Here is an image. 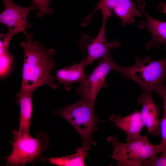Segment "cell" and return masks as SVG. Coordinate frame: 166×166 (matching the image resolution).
Segmentation results:
<instances>
[{
    "mask_svg": "<svg viewBox=\"0 0 166 166\" xmlns=\"http://www.w3.org/2000/svg\"><path fill=\"white\" fill-rule=\"evenodd\" d=\"M27 42H22L24 50L22 82L19 93H33L39 87L47 85L53 89L57 88L55 76L51 74L56 62L54 57L55 51L48 49L39 42L34 40L32 34H25Z\"/></svg>",
    "mask_w": 166,
    "mask_h": 166,
    "instance_id": "cell-1",
    "label": "cell"
},
{
    "mask_svg": "<svg viewBox=\"0 0 166 166\" xmlns=\"http://www.w3.org/2000/svg\"><path fill=\"white\" fill-rule=\"evenodd\" d=\"M33 93H18L17 104L20 107L19 126L18 131L21 133L30 134V128L33 111L32 97Z\"/></svg>",
    "mask_w": 166,
    "mask_h": 166,
    "instance_id": "cell-14",
    "label": "cell"
},
{
    "mask_svg": "<svg viewBox=\"0 0 166 166\" xmlns=\"http://www.w3.org/2000/svg\"><path fill=\"white\" fill-rule=\"evenodd\" d=\"M137 5L132 0H99L91 13L85 18L81 23L82 26L88 25L93 14L100 10L102 15V22H107L110 16L116 15L121 19V26H125L134 23L135 16L141 17V13L137 8Z\"/></svg>",
    "mask_w": 166,
    "mask_h": 166,
    "instance_id": "cell-7",
    "label": "cell"
},
{
    "mask_svg": "<svg viewBox=\"0 0 166 166\" xmlns=\"http://www.w3.org/2000/svg\"><path fill=\"white\" fill-rule=\"evenodd\" d=\"M11 140L12 150L10 155L3 158L8 166H25L43 157V153L49 148V139L44 133L40 132L35 137L30 134H25L14 130Z\"/></svg>",
    "mask_w": 166,
    "mask_h": 166,
    "instance_id": "cell-5",
    "label": "cell"
},
{
    "mask_svg": "<svg viewBox=\"0 0 166 166\" xmlns=\"http://www.w3.org/2000/svg\"><path fill=\"white\" fill-rule=\"evenodd\" d=\"M14 56L9 50L0 53V76L4 79L10 73L13 65Z\"/></svg>",
    "mask_w": 166,
    "mask_h": 166,
    "instance_id": "cell-17",
    "label": "cell"
},
{
    "mask_svg": "<svg viewBox=\"0 0 166 166\" xmlns=\"http://www.w3.org/2000/svg\"><path fill=\"white\" fill-rule=\"evenodd\" d=\"M142 165L144 166H166V150L159 156H157L145 160Z\"/></svg>",
    "mask_w": 166,
    "mask_h": 166,
    "instance_id": "cell-19",
    "label": "cell"
},
{
    "mask_svg": "<svg viewBox=\"0 0 166 166\" xmlns=\"http://www.w3.org/2000/svg\"><path fill=\"white\" fill-rule=\"evenodd\" d=\"M88 152L83 147L78 148L75 154L61 157H52L47 160L51 164L59 166H86L84 160Z\"/></svg>",
    "mask_w": 166,
    "mask_h": 166,
    "instance_id": "cell-15",
    "label": "cell"
},
{
    "mask_svg": "<svg viewBox=\"0 0 166 166\" xmlns=\"http://www.w3.org/2000/svg\"><path fill=\"white\" fill-rule=\"evenodd\" d=\"M137 102L142 106L141 119L148 133L152 136L160 135L159 108L154 101L151 93L143 92Z\"/></svg>",
    "mask_w": 166,
    "mask_h": 166,
    "instance_id": "cell-10",
    "label": "cell"
},
{
    "mask_svg": "<svg viewBox=\"0 0 166 166\" xmlns=\"http://www.w3.org/2000/svg\"><path fill=\"white\" fill-rule=\"evenodd\" d=\"M107 140L113 148L110 156L117 161L118 166H141L145 160L160 152L158 144L150 142L147 136L125 143L119 141L114 136L109 137Z\"/></svg>",
    "mask_w": 166,
    "mask_h": 166,
    "instance_id": "cell-4",
    "label": "cell"
},
{
    "mask_svg": "<svg viewBox=\"0 0 166 166\" xmlns=\"http://www.w3.org/2000/svg\"><path fill=\"white\" fill-rule=\"evenodd\" d=\"M109 120L126 134L127 142L133 141L141 137L140 132L144 126L140 112L139 110H135L133 113L124 117L112 115Z\"/></svg>",
    "mask_w": 166,
    "mask_h": 166,
    "instance_id": "cell-11",
    "label": "cell"
},
{
    "mask_svg": "<svg viewBox=\"0 0 166 166\" xmlns=\"http://www.w3.org/2000/svg\"><path fill=\"white\" fill-rule=\"evenodd\" d=\"M33 3L37 8V14L41 17L45 14H52L54 13V10L49 7V5L52 2V0H32Z\"/></svg>",
    "mask_w": 166,
    "mask_h": 166,
    "instance_id": "cell-18",
    "label": "cell"
},
{
    "mask_svg": "<svg viewBox=\"0 0 166 166\" xmlns=\"http://www.w3.org/2000/svg\"><path fill=\"white\" fill-rule=\"evenodd\" d=\"M86 66L85 57L83 55L79 63L55 70V77L58 81V85H64L65 90L69 91L71 90V85L73 83L84 82L89 75L85 72Z\"/></svg>",
    "mask_w": 166,
    "mask_h": 166,
    "instance_id": "cell-13",
    "label": "cell"
},
{
    "mask_svg": "<svg viewBox=\"0 0 166 166\" xmlns=\"http://www.w3.org/2000/svg\"><path fill=\"white\" fill-rule=\"evenodd\" d=\"M5 6L0 14V22L7 27L8 32L16 34L22 32L25 34L26 29L31 24L28 22L27 16L31 11L38 10L33 3L29 6L24 7L16 4L13 0H2Z\"/></svg>",
    "mask_w": 166,
    "mask_h": 166,
    "instance_id": "cell-9",
    "label": "cell"
},
{
    "mask_svg": "<svg viewBox=\"0 0 166 166\" xmlns=\"http://www.w3.org/2000/svg\"><path fill=\"white\" fill-rule=\"evenodd\" d=\"M164 47L166 51V45ZM114 70L119 72L122 78L134 81L143 92H156L166 78V56L154 61L149 56L144 59L138 57L136 64L130 66H122L115 63Z\"/></svg>",
    "mask_w": 166,
    "mask_h": 166,
    "instance_id": "cell-2",
    "label": "cell"
},
{
    "mask_svg": "<svg viewBox=\"0 0 166 166\" xmlns=\"http://www.w3.org/2000/svg\"><path fill=\"white\" fill-rule=\"evenodd\" d=\"M156 92L162 99L164 107V112L160 125L161 140L158 144L160 152H162L166 150V85L164 83Z\"/></svg>",
    "mask_w": 166,
    "mask_h": 166,
    "instance_id": "cell-16",
    "label": "cell"
},
{
    "mask_svg": "<svg viewBox=\"0 0 166 166\" xmlns=\"http://www.w3.org/2000/svg\"><path fill=\"white\" fill-rule=\"evenodd\" d=\"M115 63L109 52L101 58L87 79L77 87V94L94 106L99 92L101 88L107 86L106 76L110 71L114 70Z\"/></svg>",
    "mask_w": 166,
    "mask_h": 166,
    "instance_id": "cell-6",
    "label": "cell"
},
{
    "mask_svg": "<svg viewBox=\"0 0 166 166\" xmlns=\"http://www.w3.org/2000/svg\"><path fill=\"white\" fill-rule=\"evenodd\" d=\"M145 15L147 20H142L140 22L139 27L142 29L146 28L150 33L152 39L146 45L147 50L153 47H160V44L164 46L166 45V22L155 19L150 16L145 11L144 5L140 3L137 5Z\"/></svg>",
    "mask_w": 166,
    "mask_h": 166,
    "instance_id": "cell-12",
    "label": "cell"
},
{
    "mask_svg": "<svg viewBox=\"0 0 166 166\" xmlns=\"http://www.w3.org/2000/svg\"><path fill=\"white\" fill-rule=\"evenodd\" d=\"M94 106L82 97L77 102L66 105L53 112L65 118L74 127L80 134L83 147L87 152L92 144L97 145L93 139V133L98 130L99 123L105 121L95 114Z\"/></svg>",
    "mask_w": 166,
    "mask_h": 166,
    "instance_id": "cell-3",
    "label": "cell"
},
{
    "mask_svg": "<svg viewBox=\"0 0 166 166\" xmlns=\"http://www.w3.org/2000/svg\"><path fill=\"white\" fill-rule=\"evenodd\" d=\"M15 34L8 32L6 34L0 35V53L9 49V45L12 38Z\"/></svg>",
    "mask_w": 166,
    "mask_h": 166,
    "instance_id": "cell-20",
    "label": "cell"
},
{
    "mask_svg": "<svg viewBox=\"0 0 166 166\" xmlns=\"http://www.w3.org/2000/svg\"><path fill=\"white\" fill-rule=\"evenodd\" d=\"M106 22H102L100 30L97 35L93 38L85 34H81L80 40L78 42L83 53L87 52L85 65L93 64L95 61L99 60L105 56L111 49H116L120 46L117 41L108 42L105 37Z\"/></svg>",
    "mask_w": 166,
    "mask_h": 166,
    "instance_id": "cell-8",
    "label": "cell"
}]
</instances>
